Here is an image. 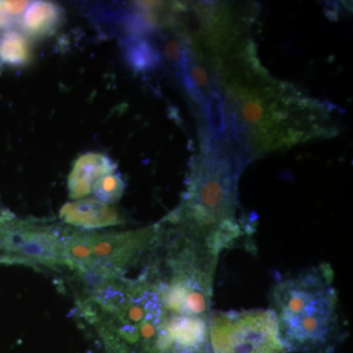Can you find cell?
<instances>
[{
	"label": "cell",
	"instance_id": "9c48e42d",
	"mask_svg": "<svg viewBox=\"0 0 353 353\" xmlns=\"http://www.w3.org/2000/svg\"><path fill=\"white\" fill-rule=\"evenodd\" d=\"M117 171L112 159L104 153L88 152L81 155L73 165L68 178L70 199H85L94 183L102 176Z\"/></svg>",
	"mask_w": 353,
	"mask_h": 353
},
{
	"label": "cell",
	"instance_id": "e0dca14e",
	"mask_svg": "<svg viewBox=\"0 0 353 353\" xmlns=\"http://www.w3.org/2000/svg\"><path fill=\"white\" fill-rule=\"evenodd\" d=\"M15 218V216L10 211L0 205V245L3 241L7 230L10 227L11 223L13 222Z\"/></svg>",
	"mask_w": 353,
	"mask_h": 353
},
{
	"label": "cell",
	"instance_id": "277c9868",
	"mask_svg": "<svg viewBox=\"0 0 353 353\" xmlns=\"http://www.w3.org/2000/svg\"><path fill=\"white\" fill-rule=\"evenodd\" d=\"M271 303L287 352H336L343 331L334 271L329 264L281 279L272 290Z\"/></svg>",
	"mask_w": 353,
	"mask_h": 353
},
{
	"label": "cell",
	"instance_id": "3957f363",
	"mask_svg": "<svg viewBox=\"0 0 353 353\" xmlns=\"http://www.w3.org/2000/svg\"><path fill=\"white\" fill-rule=\"evenodd\" d=\"M246 163L208 139L190 171L182 202L164 222L214 241L223 250L231 248L250 234V224L238 218L239 179Z\"/></svg>",
	"mask_w": 353,
	"mask_h": 353
},
{
	"label": "cell",
	"instance_id": "8992f818",
	"mask_svg": "<svg viewBox=\"0 0 353 353\" xmlns=\"http://www.w3.org/2000/svg\"><path fill=\"white\" fill-rule=\"evenodd\" d=\"M208 324L213 353H287L271 309L217 311Z\"/></svg>",
	"mask_w": 353,
	"mask_h": 353
},
{
	"label": "cell",
	"instance_id": "ac0fdd59",
	"mask_svg": "<svg viewBox=\"0 0 353 353\" xmlns=\"http://www.w3.org/2000/svg\"><path fill=\"white\" fill-rule=\"evenodd\" d=\"M29 3L28 1H2L4 9L10 17H15L24 12Z\"/></svg>",
	"mask_w": 353,
	"mask_h": 353
},
{
	"label": "cell",
	"instance_id": "5b68a950",
	"mask_svg": "<svg viewBox=\"0 0 353 353\" xmlns=\"http://www.w3.org/2000/svg\"><path fill=\"white\" fill-rule=\"evenodd\" d=\"M161 231V225L97 234L66 229L65 266L88 287H99L143 263L157 245Z\"/></svg>",
	"mask_w": 353,
	"mask_h": 353
},
{
	"label": "cell",
	"instance_id": "9a60e30c",
	"mask_svg": "<svg viewBox=\"0 0 353 353\" xmlns=\"http://www.w3.org/2000/svg\"><path fill=\"white\" fill-rule=\"evenodd\" d=\"M126 189V183L117 171L102 176L92 187V192L95 199L112 205L119 201Z\"/></svg>",
	"mask_w": 353,
	"mask_h": 353
},
{
	"label": "cell",
	"instance_id": "d6986e66",
	"mask_svg": "<svg viewBox=\"0 0 353 353\" xmlns=\"http://www.w3.org/2000/svg\"><path fill=\"white\" fill-rule=\"evenodd\" d=\"M11 24V17L4 9L2 1H0V29H6Z\"/></svg>",
	"mask_w": 353,
	"mask_h": 353
},
{
	"label": "cell",
	"instance_id": "30bf717a",
	"mask_svg": "<svg viewBox=\"0 0 353 353\" xmlns=\"http://www.w3.org/2000/svg\"><path fill=\"white\" fill-rule=\"evenodd\" d=\"M64 20V11L50 1H36L28 6L21 21L23 32L32 39L52 36Z\"/></svg>",
	"mask_w": 353,
	"mask_h": 353
},
{
	"label": "cell",
	"instance_id": "7c38bea8",
	"mask_svg": "<svg viewBox=\"0 0 353 353\" xmlns=\"http://www.w3.org/2000/svg\"><path fill=\"white\" fill-rule=\"evenodd\" d=\"M201 109L208 123L209 141L222 143L227 132L226 109L223 92L215 83L211 85Z\"/></svg>",
	"mask_w": 353,
	"mask_h": 353
},
{
	"label": "cell",
	"instance_id": "8fae6325",
	"mask_svg": "<svg viewBox=\"0 0 353 353\" xmlns=\"http://www.w3.org/2000/svg\"><path fill=\"white\" fill-rule=\"evenodd\" d=\"M122 48L128 66L134 71L146 73L157 69L161 63L159 48L146 37L125 36Z\"/></svg>",
	"mask_w": 353,
	"mask_h": 353
},
{
	"label": "cell",
	"instance_id": "ba28073f",
	"mask_svg": "<svg viewBox=\"0 0 353 353\" xmlns=\"http://www.w3.org/2000/svg\"><path fill=\"white\" fill-rule=\"evenodd\" d=\"M59 218L66 225L85 230L102 229L124 223L117 209L95 199L67 202L60 209Z\"/></svg>",
	"mask_w": 353,
	"mask_h": 353
},
{
	"label": "cell",
	"instance_id": "52a82bcc",
	"mask_svg": "<svg viewBox=\"0 0 353 353\" xmlns=\"http://www.w3.org/2000/svg\"><path fill=\"white\" fill-rule=\"evenodd\" d=\"M66 229L41 220L15 218L0 245L6 263L41 265L57 269L65 266Z\"/></svg>",
	"mask_w": 353,
	"mask_h": 353
},
{
	"label": "cell",
	"instance_id": "7a4b0ae2",
	"mask_svg": "<svg viewBox=\"0 0 353 353\" xmlns=\"http://www.w3.org/2000/svg\"><path fill=\"white\" fill-rule=\"evenodd\" d=\"M79 306L111 352L154 353L164 320L157 259L146 260L137 278L94 288Z\"/></svg>",
	"mask_w": 353,
	"mask_h": 353
},
{
	"label": "cell",
	"instance_id": "4fadbf2b",
	"mask_svg": "<svg viewBox=\"0 0 353 353\" xmlns=\"http://www.w3.org/2000/svg\"><path fill=\"white\" fill-rule=\"evenodd\" d=\"M183 87L192 99L203 106L211 85L208 70L201 64V60L190 44L189 58L181 73Z\"/></svg>",
	"mask_w": 353,
	"mask_h": 353
},
{
	"label": "cell",
	"instance_id": "5bb4252c",
	"mask_svg": "<svg viewBox=\"0 0 353 353\" xmlns=\"http://www.w3.org/2000/svg\"><path fill=\"white\" fill-rule=\"evenodd\" d=\"M32 60V44L17 31L0 34V63L9 67H24Z\"/></svg>",
	"mask_w": 353,
	"mask_h": 353
},
{
	"label": "cell",
	"instance_id": "2e32d148",
	"mask_svg": "<svg viewBox=\"0 0 353 353\" xmlns=\"http://www.w3.org/2000/svg\"><path fill=\"white\" fill-rule=\"evenodd\" d=\"M190 50V39L170 38L165 39L162 54L171 67L176 71V75L181 76L183 67L187 63Z\"/></svg>",
	"mask_w": 353,
	"mask_h": 353
},
{
	"label": "cell",
	"instance_id": "6da1fadb",
	"mask_svg": "<svg viewBox=\"0 0 353 353\" xmlns=\"http://www.w3.org/2000/svg\"><path fill=\"white\" fill-rule=\"evenodd\" d=\"M224 94L228 150L246 161L255 152L296 143L324 131L317 119L323 106L262 75L234 68L226 72Z\"/></svg>",
	"mask_w": 353,
	"mask_h": 353
}]
</instances>
